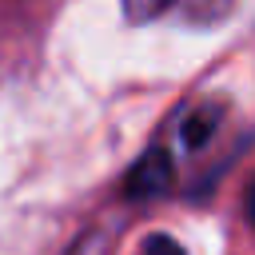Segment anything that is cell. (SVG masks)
<instances>
[{
  "instance_id": "obj_1",
  "label": "cell",
  "mask_w": 255,
  "mask_h": 255,
  "mask_svg": "<svg viewBox=\"0 0 255 255\" xmlns=\"http://www.w3.org/2000/svg\"><path fill=\"white\" fill-rule=\"evenodd\" d=\"M239 139H243V128L235 120L231 100L195 96L167 116V124L159 128L151 147L131 163L128 179H124V195L155 199V195H171L179 187L207 183V179H215L219 167H227Z\"/></svg>"
},
{
  "instance_id": "obj_2",
  "label": "cell",
  "mask_w": 255,
  "mask_h": 255,
  "mask_svg": "<svg viewBox=\"0 0 255 255\" xmlns=\"http://www.w3.org/2000/svg\"><path fill=\"white\" fill-rule=\"evenodd\" d=\"M131 24H183L211 28L231 16L235 0H120Z\"/></svg>"
},
{
  "instance_id": "obj_3",
  "label": "cell",
  "mask_w": 255,
  "mask_h": 255,
  "mask_svg": "<svg viewBox=\"0 0 255 255\" xmlns=\"http://www.w3.org/2000/svg\"><path fill=\"white\" fill-rule=\"evenodd\" d=\"M135 255H187V251H183V243H179V239H171V235H163V231H159V235H147V239L139 243V251H135Z\"/></svg>"
},
{
  "instance_id": "obj_4",
  "label": "cell",
  "mask_w": 255,
  "mask_h": 255,
  "mask_svg": "<svg viewBox=\"0 0 255 255\" xmlns=\"http://www.w3.org/2000/svg\"><path fill=\"white\" fill-rule=\"evenodd\" d=\"M243 211H247V223L255 227V179H251V187H247V199H243Z\"/></svg>"
}]
</instances>
